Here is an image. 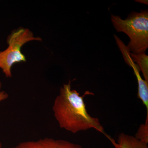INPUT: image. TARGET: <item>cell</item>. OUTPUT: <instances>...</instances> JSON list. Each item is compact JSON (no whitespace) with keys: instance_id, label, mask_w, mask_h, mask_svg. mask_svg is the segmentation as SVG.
Segmentation results:
<instances>
[{"instance_id":"1","label":"cell","mask_w":148,"mask_h":148,"mask_svg":"<svg viewBox=\"0 0 148 148\" xmlns=\"http://www.w3.org/2000/svg\"><path fill=\"white\" fill-rule=\"evenodd\" d=\"M71 82L65 84L60 88L56 98L52 110L56 121L61 128L75 134L81 131L94 129L106 135L99 119L88 112L84 98L91 92L87 91L82 96L76 90L72 89Z\"/></svg>"},{"instance_id":"2","label":"cell","mask_w":148,"mask_h":148,"mask_svg":"<svg viewBox=\"0 0 148 148\" xmlns=\"http://www.w3.org/2000/svg\"><path fill=\"white\" fill-rule=\"evenodd\" d=\"M111 21L118 32L129 37L127 47L132 53H145L148 48V11H133L123 19L117 15H111Z\"/></svg>"},{"instance_id":"3","label":"cell","mask_w":148,"mask_h":148,"mask_svg":"<svg viewBox=\"0 0 148 148\" xmlns=\"http://www.w3.org/2000/svg\"><path fill=\"white\" fill-rule=\"evenodd\" d=\"M34 40L41 41L42 39L35 37L32 32L27 28H18L9 35L7 40L8 47L0 51V69L7 77H12V68L14 64L26 62L21 48L27 43Z\"/></svg>"},{"instance_id":"4","label":"cell","mask_w":148,"mask_h":148,"mask_svg":"<svg viewBox=\"0 0 148 148\" xmlns=\"http://www.w3.org/2000/svg\"><path fill=\"white\" fill-rule=\"evenodd\" d=\"M116 44L123 56L126 64L133 69L134 75L137 78L138 83V97L143 102L146 108L148 107V82L143 79L140 74V68L132 60L130 55V51L127 46L118 37L114 35Z\"/></svg>"},{"instance_id":"5","label":"cell","mask_w":148,"mask_h":148,"mask_svg":"<svg viewBox=\"0 0 148 148\" xmlns=\"http://www.w3.org/2000/svg\"><path fill=\"white\" fill-rule=\"evenodd\" d=\"M11 148H83L79 144L64 140L45 138L22 142Z\"/></svg>"},{"instance_id":"6","label":"cell","mask_w":148,"mask_h":148,"mask_svg":"<svg viewBox=\"0 0 148 148\" xmlns=\"http://www.w3.org/2000/svg\"><path fill=\"white\" fill-rule=\"evenodd\" d=\"M109 140L115 148H148V144L138 140L135 136L120 133L117 142L110 137Z\"/></svg>"},{"instance_id":"7","label":"cell","mask_w":148,"mask_h":148,"mask_svg":"<svg viewBox=\"0 0 148 148\" xmlns=\"http://www.w3.org/2000/svg\"><path fill=\"white\" fill-rule=\"evenodd\" d=\"M130 56L135 63H137L143 73L144 79L148 82V56L145 53H130Z\"/></svg>"},{"instance_id":"8","label":"cell","mask_w":148,"mask_h":148,"mask_svg":"<svg viewBox=\"0 0 148 148\" xmlns=\"http://www.w3.org/2000/svg\"><path fill=\"white\" fill-rule=\"evenodd\" d=\"M135 137L141 142L148 144V115H147L145 123L140 125Z\"/></svg>"},{"instance_id":"9","label":"cell","mask_w":148,"mask_h":148,"mask_svg":"<svg viewBox=\"0 0 148 148\" xmlns=\"http://www.w3.org/2000/svg\"><path fill=\"white\" fill-rule=\"evenodd\" d=\"M2 84L0 82V102L5 101L8 98V94L7 92L1 90Z\"/></svg>"},{"instance_id":"10","label":"cell","mask_w":148,"mask_h":148,"mask_svg":"<svg viewBox=\"0 0 148 148\" xmlns=\"http://www.w3.org/2000/svg\"><path fill=\"white\" fill-rule=\"evenodd\" d=\"M0 148H2V144L1 142H0Z\"/></svg>"}]
</instances>
